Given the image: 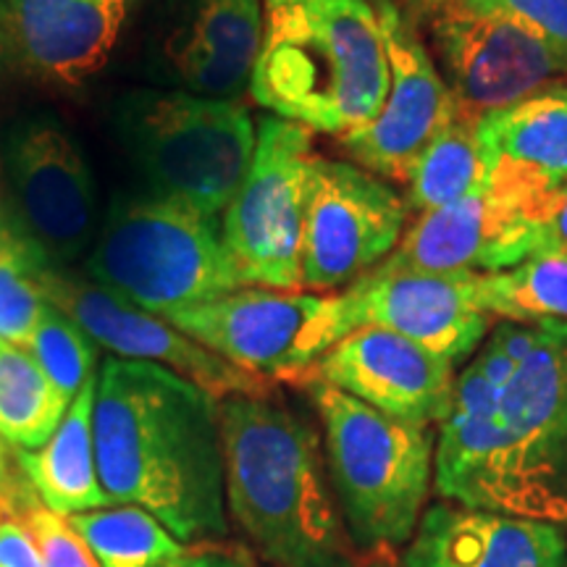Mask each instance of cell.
Masks as SVG:
<instances>
[{
    "instance_id": "obj_1",
    "label": "cell",
    "mask_w": 567,
    "mask_h": 567,
    "mask_svg": "<svg viewBox=\"0 0 567 567\" xmlns=\"http://www.w3.org/2000/svg\"><path fill=\"white\" fill-rule=\"evenodd\" d=\"M434 488L567 534L565 321H494L436 431Z\"/></svg>"
},
{
    "instance_id": "obj_2",
    "label": "cell",
    "mask_w": 567,
    "mask_h": 567,
    "mask_svg": "<svg viewBox=\"0 0 567 567\" xmlns=\"http://www.w3.org/2000/svg\"><path fill=\"white\" fill-rule=\"evenodd\" d=\"M92 425L111 505L147 509L189 549L226 536L216 396L163 365L105 358Z\"/></svg>"
},
{
    "instance_id": "obj_3",
    "label": "cell",
    "mask_w": 567,
    "mask_h": 567,
    "mask_svg": "<svg viewBox=\"0 0 567 567\" xmlns=\"http://www.w3.org/2000/svg\"><path fill=\"white\" fill-rule=\"evenodd\" d=\"M226 515L271 567H354L316 425L266 394L218 400Z\"/></svg>"
},
{
    "instance_id": "obj_4",
    "label": "cell",
    "mask_w": 567,
    "mask_h": 567,
    "mask_svg": "<svg viewBox=\"0 0 567 567\" xmlns=\"http://www.w3.org/2000/svg\"><path fill=\"white\" fill-rule=\"evenodd\" d=\"M250 92L271 116L342 134L371 122L389 61L371 0H264V42Z\"/></svg>"
},
{
    "instance_id": "obj_5",
    "label": "cell",
    "mask_w": 567,
    "mask_h": 567,
    "mask_svg": "<svg viewBox=\"0 0 567 567\" xmlns=\"http://www.w3.org/2000/svg\"><path fill=\"white\" fill-rule=\"evenodd\" d=\"M326 467L352 544L400 549L413 538L434 488L436 431L368 408L326 381L305 379Z\"/></svg>"
},
{
    "instance_id": "obj_6",
    "label": "cell",
    "mask_w": 567,
    "mask_h": 567,
    "mask_svg": "<svg viewBox=\"0 0 567 567\" xmlns=\"http://www.w3.org/2000/svg\"><path fill=\"white\" fill-rule=\"evenodd\" d=\"M87 271L101 287L161 318L245 287L221 221L153 193L111 205Z\"/></svg>"
},
{
    "instance_id": "obj_7",
    "label": "cell",
    "mask_w": 567,
    "mask_h": 567,
    "mask_svg": "<svg viewBox=\"0 0 567 567\" xmlns=\"http://www.w3.org/2000/svg\"><path fill=\"white\" fill-rule=\"evenodd\" d=\"M118 130L151 193L221 221L243 187L258 130L239 101L187 90H137L118 105Z\"/></svg>"
},
{
    "instance_id": "obj_8",
    "label": "cell",
    "mask_w": 567,
    "mask_h": 567,
    "mask_svg": "<svg viewBox=\"0 0 567 567\" xmlns=\"http://www.w3.org/2000/svg\"><path fill=\"white\" fill-rule=\"evenodd\" d=\"M166 321L226 363L271 384H302L313 375L318 360L347 337L339 292L243 287L176 310Z\"/></svg>"
},
{
    "instance_id": "obj_9",
    "label": "cell",
    "mask_w": 567,
    "mask_h": 567,
    "mask_svg": "<svg viewBox=\"0 0 567 567\" xmlns=\"http://www.w3.org/2000/svg\"><path fill=\"white\" fill-rule=\"evenodd\" d=\"M313 132L279 116L258 122V142L243 187L221 216V237L245 287L302 289V221Z\"/></svg>"
},
{
    "instance_id": "obj_10",
    "label": "cell",
    "mask_w": 567,
    "mask_h": 567,
    "mask_svg": "<svg viewBox=\"0 0 567 567\" xmlns=\"http://www.w3.org/2000/svg\"><path fill=\"white\" fill-rule=\"evenodd\" d=\"M405 195L350 161L316 155L302 221V289L350 287L384 264L408 229Z\"/></svg>"
},
{
    "instance_id": "obj_11",
    "label": "cell",
    "mask_w": 567,
    "mask_h": 567,
    "mask_svg": "<svg viewBox=\"0 0 567 567\" xmlns=\"http://www.w3.org/2000/svg\"><path fill=\"white\" fill-rule=\"evenodd\" d=\"M549 197L488 187L413 218L379 274H502L542 247Z\"/></svg>"
},
{
    "instance_id": "obj_12",
    "label": "cell",
    "mask_w": 567,
    "mask_h": 567,
    "mask_svg": "<svg viewBox=\"0 0 567 567\" xmlns=\"http://www.w3.org/2000/svg\"><path fill=\"white\" fill-rule=\"evenodd\" d=\"M425 48L457 105L478 122L567 76L555 53L513 21L450 6L425 21Z\"/></svg>"
},
{
    "instance_id": "obj_13",
    "label": "cell",
    "mask_w": 567,
    "mask_h": 567,
    "mask_svg": "<svg viewBox=\"0 0 567 567\" xmlns=\"http://www.w3.org/2000/svg\"><path fill=\"white\" fill-rule=\"evenodd\" d=\"M40 284L48 305L69 316L92 342L113 352V358L168 368L216 400L231 394H266L274 389L271 381L239 371L205 350L166 318L147 313L97 281L82 279L48 258L40 264Z\"/></svg>"
},
{
    "instance_id": "obj_14",
    "label": "cell",
    "mask_w": 567,
    "mask_h": 567,
    "mask_svg": "<svg viewBox=\"0 0 567 567\" xmlns=\"http://www.w3.org/2000/svg\"><path fill=\"white\" fill-rule=\"evenodd\" d=\"M142 0H0V76L76 90L103 71Z\"/></svg>"
},
{
    "instance_id": "obj_15",
    "label": "cell",
    "mask_w": 567,
    "mask_h": 567,
    "mask_svg": "<svg viewBox=\"0 0 567 567\" xmlns=\"http://www.w3.org/2000/svg\"><path fill=\"white\" fill-rule=\"evenodd\" d=\"M389 61V92L371 122L339 137L354 166L386 182L405 184L423 147L457 116L436 63L396 0L375 6Z\"/></svg>"
},
{
    "instance_id": "obj_16",
    "label": "cell",
    "mask_w": 567,
    "mask_h": 567,
    "mask_svg": "<svg viewBox=\"0 0 567 567\" xmlns=\"http://www.w3.org/2000/svg\"><path fill=\"white\" fill-rule=\"evenodd\" d=\"M13 216L55 266L71 264L95 237V179L76 142L48 118L17 126L6 142Z\"/></svg>"
},
{
    "instance_id": "obj_17",
    "label": "cell",
    "mask_w": 567,
    "mask_h": 567,
    "mask_svg": "<svg viewBox=\"0 0 567 567\" xmlns=\"http://www.w3.org/2000/svg\"><path fill=\"white\" fill-rule=\"evenodd\" d=\"M478 279L481 274L371 271L339 292L344 331L375 326L465 365L494 326L478 308Z\"/></svg>"
},
{
    "instance_id": "obj_18",
    "label": "cell",
    "mask_w": 567,
    "mask_h": 567,
    "mask_svg": "<svg viewBox=\"0 0 567 567\" xmlns=\"http://www.w3.org/2000/svg\"><path fill=\"white\" fill-rule=\"evenodd\" d=\"M316 379L400 421L442 425L452 413L457 365L394 331H352L318 360Z\"/></svg>"
},
{
    "instance_id": "obj_19",
    "label": "cell",
    "mask_w": 567,
    "mask_h": 567,
    "mask_svg": "<svg viewBox=\"0 0 567 567\" xmlns=\"http://www.w3.org/2000/svg\"><path fill=\"white\" fill-rule=\"evenodd\" d=\"M400 567H567V534L530 517L442 499L421 515Z\"/></svg>"
},
{
    "instance_id": "obj_20",
    "label": "cell",
    "mask_w": 567,
    "mask_h": 567,
    "mask_svg": "<svg viewBox=\"0 0 567 567\" xmlns=\"http://www.w3.org/2000/svg\"><path fill=\"white\" fill-rule=\"evenodd\" d=\"M264 42V0H174L166 61L187 92L239 101Z\"/></svg>"
},
{
    "instance_id": "obj_21",
    "label": "cell",
    "mask_w": 567,
    "mask_h": 567,
    "mask_svg": "<svg viewBox=\"0 0 567 567\" xmlns=\"http://www.w3.org/2000/svg\"><path fill=\"white\" fill-rule=\"evenodd\" d=\"M492 161V187L536 197L567 184V82L547 84L476 122Z\"/></svg>"
},
{
    "instance_id": "obj_22",
    "label": "cell",
    "mask_w": 567,
    "mask_h": 567,
    "mask_svg": "<svg viewBox=\"0 0 567 567\" xmlns=\"http://www.w3.org/2000/svg\"><path fill=\"white\" fill-rule=\"evenodd\" d=\"M95 381L97 373L84 381L59 429L45 444L38 450H13L17 465L42 505L66 517L111 505L97 476L95 425H92Z\"/></svg>"
},
{
    "instance_id": "obj_23",
    "label": "cell",
    "mask_w": 567,
    "mask_h": 567,
    "mask_svg": "<svg viewBox=\"0 0 567 567\" xmlns=\"http://www.w3.org/2000/svg\"><path fill=\"white\" fill-rule=\"evenodd\" d=\"M492 187V161L476 122L455 116L417 155L405 176L410 216L446 208Z\"/></svg>"
},
{
    "instance_id": "obj_24",
    "label": "cell",
    "mask_w": 567,
    "mask_h": 567,
    "mask_svg": "<svg viewBox=\"0 0 567 567\" xmlns=\"http://www.w3.org/2000/svg\"><path fill=\"white\" fill-rule=\"evenodd\" d=\"M69 520L101 567H174L189 551L158 517L134 505H105Z\"/></svg>"
},
{
    "instance_id": "obj_25",
    "label": "cell",
    "mask_w": 567,
    "mask_h": 567,
    "mask_svg": "<svg viewBox=\"0 0 567 567\" xmlns=\"http://www.w3.org/2000/svg\"><path fill=\"white\" fill-rule=\"evenodd\" d=\"M69 405L30 352L0 339V439L11 450L45 444Z\"/></svg>"
},
{
    "instance_id": "obj_26",
    "label": "cell",
    "mask_w": 567,
    "mask_h": 567,
    "mask_svg": "<svg viewBox=\"0 0 567 567\" xmlns=\"http://www.w3.org/2000/svg\"><path fill=\"white\" fill-rule=\"evenodd\" d=\"M478 308L496 321L567 323V258L534 255L509 271L481 274Z\"/></svg>"
},
{
    "instance_id": "obj_27",
    "label": "cell",
    "mask_w": 567,
    "mask_h": 567,
    "mask_svg": "<svg viewBox=\"0 0 567 567\" xmlns=\"http://www.w3.org/2000/svg\"><path fill=\"white\" fill-rule=\"evenodd\" d=\"M42 258L13 210L0 203V339L21 350L48 310L40 284Z\"/></svg>"
},
{
    "instance_id": "obj_28",
    "label": "cell",
    "mask_w": 567,
    "mask_h": 567,
    "mask_svg": "<svg viewBox=\"0 0 567 567\" xmlns=\"http://www.w3.org/2000/svg\"><path fill=\"white\" fill-rule=\"evenodd\" d=\"M27 352L69 402L80 394L84 381L97 373V344L69 316L51 305L42 313Z\"/></svg>"
},
{
    "instance_id": "obj_29",
    "label": "cell",
    "mask_w": 567,
    "mask_h": 567,
    "mask_svg": "<svg viewBox=\"0 0 567 567\" xmlns=\"http://www.w3.org/2000/svg\"><path fill=\"white\" fill-rule=\"evenodd\" d=\"M19 505L45 567H101L80 530L71 526L66 515L53 513L51 507L42 505L30 481H24Z\"/></svg>"
},
{
    "instance_id": "obj_30",
    "label": "cell",
    "mask_w": 567,
    "mask_h": 567,
    "mask_svg": "<svg viewBox=\"0 0 567 567\" xmlns=\"http://www.w3.org/2000/svg\"><path fill=\"white\" fill-rule=\"evenodd\" d=\"M465 9L494 13L542 40L567 69V0H460Z\"/></svg>"
},
{
    "instance_id": "obj_31",
    "label": "cell",
    "mask_w": 567,
    "mask_h": 567,
    "mask_svg": "<svg viewBox=\"0 0 567 567\" xmlns=\"http://www.w3.org/2000/svg\"><path fill=\"white\" fill-rule=\"evenodd\" d=\"M17 460V457H13ZM21 467H11L0 486V567H45L38 544L21 515L19 496L24 488Z\"/></svg>"
},
{
    "instance_id": "obj_32",
    "label": "cell",
    "mask_w": 567,
    "mask_h": 567,
    "mask_svg": "<svg viewBox=\"0 0 567 567\" xmlns=\"http://www.w3.org/2000/svg\"><path fill=\"white\" fill-rule=\"evenodd\" d=\"M538 255H563V258H567V184L551 195L547 216H544L542 224Z\"/></svg>"
},
{
    "instance_id": "obj_33",
    "label": "cell",
    "mask_w": 567,
    "mask_h": 567,
    "mask_svg": "<svg viewBox=\"0 0 567 567\" xmlns=\"http://www.w3.org/2000/svg\"><path fill=\"white\" fill-rule=\"evenodd\" d=\"M174 567H252L221 549H189Z\"/></svg>"
},
{
    "instance_id": "obj_34",
    "label": "cell",
    "mask_w": 567,
    "mask_h": 567,
    "mask_svg": "<svg viewBox=\"0 0 567 567\" xmlns=\"http://www.w3.org/2000/svg\"><path fill=\"white\" fill-rule=\"evenodd\" d=\"M460 0H396V6H400V11L405 13L410 24L415 27V30H421L429 19H434L439 11L450 9V6H457Z\"/></svg>"
},
{
    "instance_id": "obj_35",
    "label": "cell",
    "mask_w": 567,
    "mask_h": 567,
    "mask_svg": "<svg viewBox=\"0 0 567 567\" xmlns=\"http://www.w3.org/2000/svg\"><path fill=\"white\" fill-rule=\"evenodd\" d=\"M11 465H13V450L3 442V439H0V486H3L6 476H9Z\"/></svg>"
},
{
    "instance_id": "obj_36",
    "label": "cell",
    "mask_w": 567,
    "mask_h": 567,
    "mask_svg": "<svg viewBox=\"0 0 567 567\" xmlns=\"http://www.w3.org/2000/svg\"><path fill=\"white\" fill-rule=\"evenodd\" d=\"M371 3H373V6H379V3H384V0H371Z\"/></svg>"
},
{
    "instance_id": "obj_37",
    "label": "cell",
    "mask_w": 567,
    "mask_h": 567,
    "mask_svg": "<svg viewBox=\"0 0 567 567\" xmlns=\"http://www.w3.org/2000/svg\"><path fill=\"white\" fill-rule=\"evenodd\" d=\"M371 567H384V565H371Z\"/></svg>"
}]
</instances>
